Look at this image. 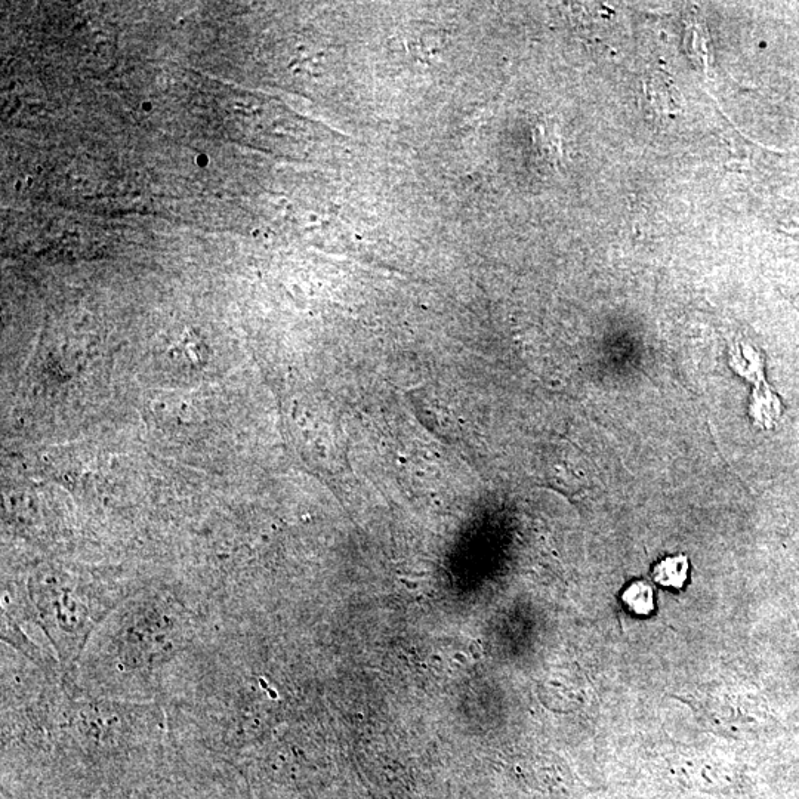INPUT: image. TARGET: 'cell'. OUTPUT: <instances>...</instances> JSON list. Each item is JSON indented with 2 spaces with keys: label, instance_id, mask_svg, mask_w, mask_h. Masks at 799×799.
<instances>
[{
  "label": "cell",
  "instance_id": "1",
  "mask_svg": "<svg viewBox=\"0 0 799 799\" xmlns=\"http://www.w3.org/2000/svg\"><path fill=\"white\" fill-rule=\"evenodd\" d=\"M677 699L686 702L706 727L730 739L745 737L764 720L760 700L734 684L709 683Z\"/></svg>",
  "mask_w": 799,
  "mask_h": 799
},
{
  "label": "cell",
  "instance_id": "2",
  "mask_svg": "<svg viewBox=\"0 0 799 799\" xmlns=\"http://www.w3.org/2000/svg\"><path fill=\"white\" fill-rule=\"evenodd\" d=\"M644 94L649 110L659 116H674L681 111L680 95L672 80L665 74L657 72L650 74L644 83Z\"/></svg>",
  "mask_w": 799,
  "mask_h": 799
},
{
  "label": "cell",
  "instance_id": "3",
  "mask_svg": "<svg viewBox=\"0 0 799 799\" xmlns=\"http://www.w3.org/2000/svg\"><path fill=\"white\" fill-rule=\"evenodd\" d=\"M689 558L684 555L666 557L653 567V581L663 588L681 589L689 578Z\"/></svg>",
  "mask_w": 799,
  "mask_h": 799
},
{
  "label": "cell",
  "instance_id": "4",
  "mask_svg": "<svg viewBox=\"0 0 799 799\" xmlns=\"http://www.w3.org/2000/svg\"><path fill=\"white\" fill-rule=\"evenodd\" d=\"M623 601L631 612L646 615L653 609V591L646 582H634L623 592Z\"/></svg>",
  "mask_w": 799,
  "mask_h": 799
},
{
  "label": "cell",
  "instance_id": "5",
  "mask_svg": "<svg viewBox=\"0 0 799 799\" xmlns=\"http://www.w3.org/2000/svg\"><path fill=\"white\" fill-rule=\"evenodd\" d=\"M197 163H199L200 166H206L209 163V157L205 156V154H200V156L197 157Z\"/></svg>",
  "mask_w": 799,
  "mask_h": 799
},
{
  "label": "cell",
  "instance_id": "6",
  "mask_svg": "<svg viewBox=\"0 0 799 799\" xmlns=\"http://www.w3.org/2000/svg\"><path fill=\"white\" fill-rule=\"evenodd\" d=\"M143 107H144V109H146V110H150V109H151V104H150V103H144V106H143Z\"/></svg>",
  "mask_w": 799,
  "mask_h": 799
},
{
  "label": "cell",
  "instance_id": "7",
  "mask_svg": "<svg viewBox=\"0 0 799 799\" xmlns=\"http://www.w3.org/2000/svg\"><path fill=\"white\" fill-rule=\"evenodd\" d=\"M798 623H799V618H798Z\"/></svg>",
  "mask_w": 799,
  "mask_h": 799
}]
</instances>
